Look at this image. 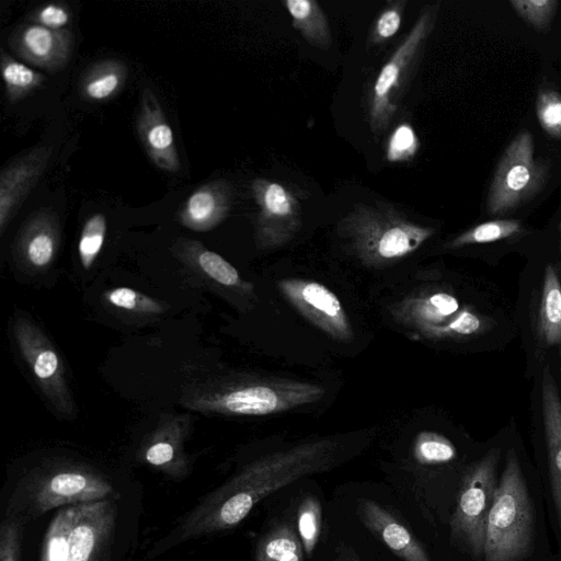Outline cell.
Segmentation results:
<instances>
[{
  "mask_svg": "<svg viewBox=\"0 0 561 561\" xmlns=\"http://www.w3.org/2000/svg\"><path fill=\"white\" fill-rule=\"evenodd\" d=\"M104 298L106 304L113 308L138 316L159 314L164 310L158 300L125 286L105 291Z\"/></svg>",
  "mask_w": 561,
  "mask_h": 561,
  "instance_id": "f546056e",
  "label": "cell"
},
{
  "mask_svg": "<svg viewBox=\"0 0 561 561\" xmlns=\"http://www.w3.org/2000/svg\"><path fill=\"white\" fill-rule=\"evenodd\" d=\"M514 11L537 32L546 33L558 10L556 0H511Z\"/></svg>",
  "mask_w": 561,
  "mask_h": 561,
  "instance_id": "836d02e7",
  "label": "cell"
},
{
  "mask_svg": "<svg viewBox=\"0 0 561 561\" xmlns=\"http://www.w3.org/2000/svg\"><path fill=\"white\" fill-rule=\"evenodd\" d=\"M122 493L78 504L68 538L66 561H113Z\"/></svg>",
  "mask_w": 561,
  "mask_h": 561,
  "instance_id": "8fae6325",
  "label": "cell"
},
{
  "mask_svg": "<svg viewBox=\"0 0 561 561\" xmlns=\"http://www.w3.org/2000/svg\"><path fill=\"white\" fill-rule=\"evenodd\" d=\"M334 561H360L356 553L348 547L341 546L336 551Z\"/></svg>",
  "mask_w": 561,
  "mask_h": 561,
  "instance_id": "f35d334b",
  "label": "cell"
},
{
  "mask_svg": "<svg viewBox=\"0 0 561 561\" xmlns=\"http://www.w3.org/2000/svg\"><path fill=\"white\" fill-rule=\"evenodd\" d=\"M560 240H561V224H560Z\"/></svg>",
  "mask_w": 561,
  "mask_h": 561,
  "instance_id": "ab89813d",
  "label": "cell"
},
{
  "mask_svg": "<svg viewBox=\"0 0 561 561\" xmlns=\"http://www.w3.org/2000/svg\"><path fill=\"white\" fill-rule=\"evenodd\" d=\"M127 67L118 59H104L91 65L82 75L79 91L91 102L111 99L121 91L127 79Z\"/></svg>",
  "mask_w": 561,
  "mask_h": 561,
  "instance_id": "7402d4cb",
  "label": "cell"
},
{
  "mask_svg": "<svg viewBox=\"0 0 561 561\" xmlns=\"http://www.w3.org/2000/svg\"><path fill=\"white\" fill-rule=\"evenodd\" d=\"M536 113L546 134L561 139V94L553 89H541L537 95Z\"/></svg>",
  "mask_w": 561,
  "mask_h": 561,
  "instance_id": "d590c367",
  "label": "cell"
},
{
  "mask_svg": "<svg viewBox=\"0 0 561 561\" xmlns=\"http://www.w3.org/2000/svg\"><path fill=\"white\" fill-rule=\"evenodd\" d=\"M282 3L290 15L293 26L308 44L321 49H328L331 46L330 24L317 1L284 0Z\"/></svg>",
  "mask_w": 561,
  "mask_h": 561,
  "instance_id": "cb8c5ba5",
  "label": "cell"
},
{
  "mask_svg": "<svg viewBox=\"0 0 561 561\" xmlns=\"http://www.w3.org/2000/svg\"><path fill=\"white\" fill-rule=\"evenodd\" d=\"M136 128L142 147L152 163L168 172H178L181 162L172 128L150 88L141 92Z\"/></svg>",
  "mask_w": 561,
  "mask_h": 561,
  "instance_id": "9a60e30c",
  "label": "cell"
},
{
  "mask_svg": "<svg viewBox=\"0 0 561 561\" xmlns=\"http://www.w3.org/2000/svg\"><path fill=\"white\" fill-rule=\"evenodd\" d=\"M336 229L366 265L380 266L417 250L435 230L410 220L382 202L356 204Z\"/></svg>",
  "mask_w": 561,
  "mask_h": 561,
  "instance_id": "3957f363",
  "label": "cell"
},
{
  "mask_svg": "<svg viewBox=\"0 0 561 561\" xmlns=\"http://www.w3.org/2000/svg\"><path fill=\"white\" fill-rule=\"evenodd\" d=\"M76 505L60 507L44 537L39 561H66L68 538L77 514Z\"/></svg>",
  "mask_w": 561,
  "mask_h": 561,
  "instance_id": "4316f807",
  "label": "cell"
},
{
  "mask_svg": "<svg viewBox=\"0 0 561 561\" xmlns=\"http://www.w3.org/2000/svg\"><path fill=\"white\" fill-rule=\"evenodd\" d=\"M53 149L35 147L7 164L0 173V233L3 234L45 171Z\"/></svg>",
  "mask_w": 561,
  "mask_h": 561,
  "instance_id": "2e32d148",
  "label": "cell"
},
{
  "mask_svg": "<svg viewBox=\"0 0 561 561\" xmlns=\"http://www.w3.org/2000/svg\"><path fill=\"white\" fill-rule=\"evenodd\" d=\"M357 516L401 560L432 561L412 533L378 503L366 499L358 501Z\"/></svg>",
  "mask_w": 561,
  "mask_h": 561,
  "instance_id": "ac0fdd59",
  "label": "cell"
},
{
  "mask_svg": "<svg viewBox=\"0 0 561 561\" xmlns=\"http://www.w3.org/2000/svg\"><path fill=\"white\" fill-rule=\"evenodd\" d=\"M439 2L426 4L413 26L382 65L366 96V113L373 134H383L414 78L427 41L435 28Z\"/></svg>",
  "mask_w": 561,
  "mask_h": 561,
  "instance_id": "5b68a950",
  "label": "cell"
},
{
  "mask_svg": "<svg viewBox=\"0 0 561 561\" xmlns=\"http://www.w3.org/2000/svg\"><path fill=\"white\" fill-rule=\"evenodd\" d=\"M232 186L226 180L208 182L185 199L179 210V221L193 231H208L218 226L229 214Z\"/></svg>",
  "mask_w": 561,
  "mask_h": 561,
  "instance_id": "d6986e66",
  "label": "cell"
},
{
  "mask_svg": "<svg viewBox=\"0 0 561 561\" xmlns=\"http://www.w3.org/2000/svg\"><path fill=\"white\" fill-rule=\"evenodd\" d=\"M400 323L430 339L474 335L482 331L481 316L445 290H433L403 299L393 309Z\"/></svg>",
  "mask_w": 561,
  "mask_h": 561,
  "instance_id": "9c48e42d",
  "label": "cell"
},
{
  "mask_svg": "<svg viewBox=\"0 0 561 561\" xmlns=\"http://www.w3.org/2000/svg\"><path fill=\"white\" fill-rule=\"evenodd\" d=\"M533 535V504L518 458L510 450L488 518L483 561H522Z\"/></svg>",
  "mask_w": 561,
  "mask_h": 561,
  "instance_id": "277c9868",
  "label": "cell"
},
{
  "mask_svg": "<svg viewBox=\"0 0 561 561\" xmlns=\"http://www.w3.org/2000/svg\"><path fill=\"white\" fill-rule=\"evenodd\" d=\"M499 451L490 450L465 476L450 520L453 537L473 557L483 556L485 530L496 490Z\"/></svg>",
  "mask_w": 561,
  "mask_h": 561,
  "instance_id": "ba28073f",
  "label": "cell"
},
{
  "mask_svg": "<svg viewBox=\"0 0 561 561\" xmlns=\"http://www.w3.org/2000/svg\"><path fill=\"white\" fill-rule=\"evenodd\" d=\"M119 493L105 474L88 465L51 463L19 483L8 500L3 517L27 522L51 508L100 501Z\"/></svg>",
  "mask_w": 561,
  "mask_h": 561,
  "instance_id": "7a4b0ae2",
  "label": "cell"
},
{
  "mask_svg": "<svg viewBox=\"0 0 561 561\" xmlns=\"http://www.w3.org/2000/svg\"><path fill=\"white\" fill-rule=\"evenodd\" d=\"M549 167L534 157V140L528 130L519 133L507 146L491 182L486 211L505 215L522 206L545 186Z\"/></svg>",
  "mask_w": 561,
  "mask_h": 561,
  "instance_id": "52a82bcc",
  "label": "cell"
},
{
  "mask_svg": "<svg viewBox=\"0 0 561 561\" xmlns=\"http://www.w3.org/2000/svg\"><path fill=\"white\" fill-rule=\"evenodd\" d=\"M184 420H168L157 430L142 449L146 462L168 473H178L185 468L183 440L186 424Z\"/></svg>",
  "mask_w": 561,
  "mask_h": 561,
  "instance_id": "44dd1931",
  "label": "cell"
},
{
  "mask_svg": "<svg viewBox=\"0 0 561 561\" xmlns=\"http://www.w3.org/2000/svg\"><path fill=\"white\" fill-rule=\"evenodd\" d=\"M8 43L22 60L48 72H57L71 57L73 35L67 28L50 30L30 23L15 27Z\"/></svg>",
  "mask_w": 561,
  "mask_h": 561,
  "instance_id": "5bb4252c",
  "label": "cell"
},
{
  "mask_svg": "<svg viewBox=\"0 0 561 561\" xmlns=\"http://www.w3.org/2000/svg\"><path fill=\"white\" fill-rule=\"evenodd\" d=\"M537 328L545 345L550 347L561 343V283L550 264L543 274Z\"/></svg>",
  "mask_w": 561,
  "mask_h": 561,
  "instance_id": "603a6c76",
  "label": "cell"
},
{
  "mask_svg": "<svg viewBox=\"0 0 561 561\" xmlns=\"http://www.w3.org/2000/svg\"><path fill=\"white\" fill-rule=\"evenodd\" d=\"M26 522L19 517H3L0 530V561H20L23 528Z\"/></svg>",
  "mask_w": 561,
  "mask_h": 561,
  "instance_id": "8d00e7d4",
  "label": "cell"
},
{
  "mask_svg": "<svg viewBox=\"0 0 561 561\" xmlns=\"http://www.w3.org/2000/svg\"><path fill=\"white\" fill-rule=\"evenodd\" d=\"M13 335L41 391L56 412L73 419L76 405L67 383L62 359L45 333L30 319L18 317Z\"/></svg>",
  "mask_w": 561,
  "mask_h": 561,
  "instance_id": "30bf717a",
  "label": "cell"
},
{
  "mask_svg": "<svg viewBox=\"0 0 561 561\" xmlns=\"http://www.w3.org/2000/svg\"><path fill=\"white\" fill-rule=\"evenodd\" d=\"M277 285L290 305L313 325L336 341H352L353 330L346 311L327 286L299 278H284Z\"/></svg>",
  "mask_w": 561,
  "mask_h": 561,
  "instance_id": "4fadbf2b",
  "label": "cell"
},
{
  "mask_svg": "<svg viewBox=\"0 0 561 561\" xmlns=\"http://www.w3.org/2000/svg\"><path fill=\"white\" fill-rule=\"evenodd\" d=\"M341 456L339 440L320 438L260 458L209 493L161 546L232 528L260 501L300 478L332 469Z\"/></svg>",
  "mask_w": 561,
  "mask_h": 561,
  "instance_id": "6da1fadb",
  "label": "cell"
},
{
  "mask_svg": "<svg viewBox=\"0 0 561 561\" xmlns=\"http://www.w3.org/2000/svg\"><path fill=\"white\" fill-rule=\"evenodd\" d=\"M325 389L317 383L285 380L201 392L185 401L188 409L226 415H266L319 401Z\"/></svg>",
  "mask_w": 561,
  "mask_h": 561,
  "instance_id": "8992f818",
  "label": "cell"
},
{
  "mask_svg": "<svg viewBox=\"0 0 561 561\" xmlns=\"http://www.w3.org/2000/svg\"><path fill=\"white\" fill-rule=\"evenodd\" d=\"M420 149V140L414 128L402 123L390 134L386 145V159L391 163L411 161Z\"/></svg>",
  "mask_w": 561,
  "mask_h": 561,
  "instance_id": "e575fe53",
  "label": "cell"
},
{
  "mask_svg": "<svg viewBox=\"0 0 561 561\" xmlns=\"http://www.w3.org/2000/svg\"><path fill=\"white\" fill-rule=\"evenodd\" d=\"M523 230L519 221L512 219H496L477 225L460 233L445 247L458 249L470 244H482L500 241L518 234Z\"/></svg>",
  "mask_w": 561,
  "mask_h": 561,
  "instance_id": "83f0119b",
  "label": "cell"
},
{
  "mask_svg": "<svg viewBox=\"0 0 561 561\" xmlns=\"http://www.w3.org/2000/svg\"><path fill=\"white\" fill-rule=\"evenodd\" d=\"M298 533L288 523L268 529L257 541L254 561H304Z\"/></svg>",
  "mask_w": 561,
  "mask_h": 561,
  "instance_id": "d4e9b609",
  "label": "cell"
},
{
  "mask_svg": "<svg viewBox=\"0 0 561 561\" xmlns=\"http://www.w3.org/2000/svg\"><path fill=\"white\" fill-rule=\"evenodd\" d=\"M322 527V507L313 497H306L297 511V529L304 551L311 556L320 538Z\"/></svg>",
  "mask_w": 561,
  "mask_h": 561,
  "instance_id": "d6a6232c",
  "label": "cell"
},
{
  "mask_svg": "<svg viewBox=\"0 0 561 561\" xmlns=\"http://www.w3.org/2000/svg\"><path fill=\"white\" fill-rule=\"evenodd\" d=\"M257 206L255 243L273 250L289 242L301 227V206L296 194L279 182L257 178L251 183Z\"/></svg>",
  "mask_w": 561,
  "mask_h": 561,
  "instance_id": "7c38bea8",
  "label": "cell"
},
{
  "mask_svg": "<svg viewBox=\"0 0 561 561\" xmlns=\"http://www.w3.org/2000/svg\"><path fill=\"white\" fill-rule=\"evenodd\" d=\"M28 19L50 30H65L71 21V11L64 3L50 2L34 10Z\"/></svg>",
  "mask_w": 561,
  "mask_h": 561,
  "instance_id": "74e56055",
  "label": "cell"
},
{
  "mask_svg": "<svg viewBox=\"0 0 561 561\" xmlns=\"http://www.w3.org/2000/svg\"><path fill=\"white\" fill-rule=\"evenodd\" d=\"M59 241L60 227L56 214L50 209H41L23 225L14 252L24 266L43 271L53 264Z\"/></svg>",
  "mask_w": 561,
  "mask_h": 561,
  "instance_id": "e0dca14e",
  "label": "cell"
},
{
  "mask_svg": "<svg viewBox=\"0 0 561 561\" xmlns=\"http://www.w3.org/2000/svg\"><path fill=\"white\" fill-rule=\"evenodd\" d=\"M0 61L5 96L11 103L20 101L38 89L46 79L41 72L18 61L4 50H1Z\"/></svg>",
  "mask_w": 561,
  "mask_h": 561,
  "instance_id": "484cf974",
  "label": "cell"
},
{
  "mask_svg": "<svg viewBox=\"0 0 561 561\" xmlns=\"http://www.w3.org/2000/svg\"><path fill=\"white\" fill-rule=\"evenodd\" d=\"M106 217L102 213L90 216L81 230L78 254L84 270H90L98 259L106 236Z\"/></svg>",
  "mask_w": 561,
  "mask_h": 561,
  "instance_id": "4dcf8cb0",
  "label": "cell"
},
{
  "mask_svg": "<svg viewBox=\"0 0 561 561\" xmlns=\"http://www.w3.org/2000/svg\"><path fill=\"white\" fill-rule=\"evenodd\" d=\"M175 250L187 265L209 280L229 288H249V284L241 279L234 266L198 241L180 239Z\"/></svg>",
  "mask_w": 561,
  "mask_h": 561,
  "instance_id": "ffe728a7",
  "label": "cell"
},
{
  "mask_svg": "<svg viewBox=\"0 0 561 561\" xmlns=\"http://www.w3.org/2000/svg\"><path fill=\"white\" fill-rule=\"evenodd\" d=\"M413 456L421 465H440L454 460L457 450L454 444L436 432H421L413 444Z\"/></svg>",
  "mask_w": 561,
  "mask_h": 561,
  "instance_id": "f1b7e54d",
  "label": "cell"
},
{
  "mask_svg": "<svg viewBox=\"0 0 561 561\" xmlns=\"http://www.w3.org/2000/svg\"><path fill=\"white\" fill-rule=\"evenodd\" d=\"M407 0L387 1L374 20L367 36V47L386 44L399 31Z\"/></svg>",
  "mask_w": 561,
  "mask_h": 561,
  "instance_id": "1f68e13d",
  "label": "cell"
}]
</instances>
